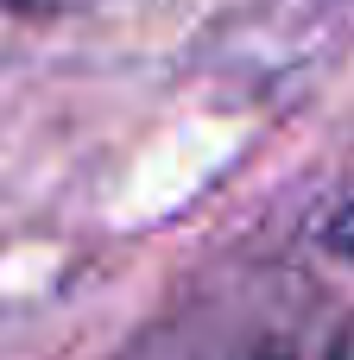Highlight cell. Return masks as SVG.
Wrapping results in <instances>:
<instances>
[{
	"mask_svg": "<svg viewBox=\"0 0 354 360\" xmlns=\"http://www.w3.org/2000/svg\"><path fill=\"white\" fill-rule=\"evenodd\" d=\"M329 240H336V247H354V209L336 221V228H329Z\"/></svg>",
	"mask_w": 354,
	"mask_h": 360,
	"instance_id": "3",
	"label": "cell"
},
{
	"mask_svg": "<svg viewBox=\"0 0 354 360\" xmlns=\"http://www.w3.org/2000/svg\"><path fill=\"white\" fill-rule=\"evenodd\" d=\"M6 13H51V6H63V0H0Z\"/></svg>",
	"mask_w": 354,
	"mask_h": 360,
	"instance_id": "2",
	"label": "cell"
},
{
	"mask_svg": "<svg viewBox=\"0 0 354 360\" xmlns=\"http://www.w3.org/2000/svg\"><path fill=\"white\" fill-rule=\"evenodd\" d=\"M247 360H329V354H310V348H291V342H272V348H260V354Z\"/></svg>",
	"mask_w": 354,
	"mask_h": 360,
	"instance_id": "1",
	"label": "cell"
}]
</instances>
